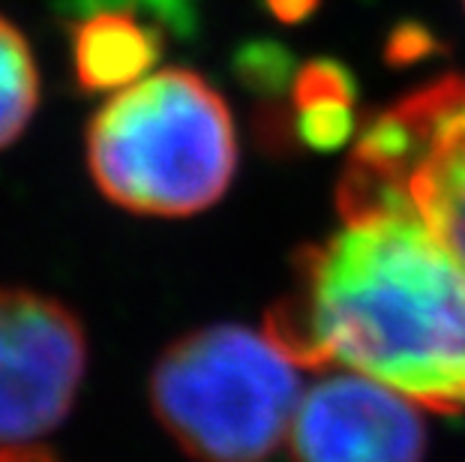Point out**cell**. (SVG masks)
I'll use <instances>...</instances> for the list:
<instances>
[{
    "mask_svg": "<svg viewBox=\"0 0 465 462\" xmlns=\"http://www.w3.org/2000/svg\"><path fill=\"white\" fill-rule=\"evenodd\" d=\"M303 247L264 333L306 369L372 378L420 408L465 411V264L391 199L340 202Z\"/></svg>",
    "mask_w": 465,
    "mask_h": 462,
    "instance_id": "obj_1",
    "label": "cell"
},
{
    "mask_svg": "<svg viewBox=\"0 0 465 462\" xmlns=\"http://www.w3.org/2000/svg\"><path fill=\"white\" fill-rule=\"evenodd\" d=\"M87 169L117 208L190 216L220 202L237 169L223 96L190 70H163L114 93L87 126Z\"/></svg>",
    "mask_w": 465,
    "mask_h": 462,
    "instance_id": "obj_2",
    "label": "cell"
},
{
    "mask_svg": "<svg viewBox=\"0 0 465 462\" xmlns=\"http://www.w3.org/2000/svg\"><path fill=\"white\" fill-rule=\"evenodd\" d=\"M301 367L243 324H211L174 339L151 369L160 427L199 462H264L289 436Z\"/></svg>",
    "mask_w": 465,
    "mask_h": 462,
    "instance_id": "obj_3",
    "label": "cell"
},
{
    "mask_svg": "<svg viewBox=\"0 0 465 462\" xmlns=\"http://www.w3.org/2000/svg\"><path fill=\"white\" fill-rule=\"evenodd\" d=\"M405 204L465 264V75L418 87L366 123L336 202Z\"/></svg>",
    "mask_w": 465,
    "mask_h": 462,
    "instance_id": "obj_4",
    "label": "cell"
},
{
    "mask_svg": "<svg viewBox=\"0 0 465 462\" xmlns=\"http://www.w3.org/2000/svg\"><path fill=\"white\" fill-rule=\"evenodd\" d=\"M84 372L87 333L66 303L0 289V447L34 445L61 427Z\"/></svg>",
    "mask_w": 465,
    "mask_h": 462,
    "instance_id": "obj_5",
    "label": "cell"
},
{
    "mask_svg": "<svg viewBox=\"0 0 465 462\" xmlns=\"http://www.w3.org/2000/svg\"><path fill=\"white\" fill-rule=\"evenodd\" d=\"M285 441L292 462H423L430 436L418 402L331 369L301 393Z\"/></svg>",
    "mask_w": 465,
    "mask_h": 462,
    "instance_id": "obj_6",
    "label": "cell"
},
{
    "mask_svg": "<svg viewBox=\"0 0 465 462\" xmlns=\"http://www.w3.org/2000/svg\"><path fill=\"white\" fill-rule=\"evenodd\" d=\"M73 75L82 93H112L142 82L163 54L160 25L133 9H96L69 25Z\"/></svg>",
    "mask_w": 465,
    "mask_h": 462,
    "instance_id": "obj_7",
    "label": "cell"
},
{
    "mask_svg": "<svg viewBox=\"0 0 465 462\" xmlns=\"http://www.w3.org/2000/svg\"><path fill=\"white\" fill-rule=\"evenodd\" d=\"M39 105V70L25 34L0 15V151L34 121Z\"/></svg>",
    "mask_w": 465,
    "mask_h": 462,
    "instance_id": "obj_8",
    "label": "cell"
},
{
    "mask_svg": "<svg viewBox=\"0 0 465 462\" xmlns=\"http://www.w3.org/2000/svg\"><path fill=\"white\" fill-rule=\"evenodd\" d=\"M292 130L312 151H336L354 135V103H322L292 108Z\"/></svg>",
    "mask_w": 465,
    "mask_h": 462,
    "instance_id": "obj_9",
    "label": "cell"
},
{
    "mask_svg": "<svg viewBox=\"0 0 465 462\" xmlns=\"http://www.w3.org/2000/svg\"><path fill=\"white\" fill-rule=\"evenodd\" d=\"M237 75L241 82L250 87L255 96H276L282 93V87L289 84L292 78V54L285 52L282 45L276 43H252L243 45L241 54H237Z\"/></svg>",
    "mask_w": 465,
    "mask_h": 462,
    "instance_id": "obj_10",
    "label": "cell"
},
{
    "mask_svg": "<svg viewBox=\"0 0 465 462\" xmlns=\"http://www.w3.org/2000/svg\"><path fill=\"white\" fill-rule=\"evenodd\" d=\"M435 48L427 27L420 25H402L388 39V61L391 64H411L420 61L423 54H430Z\"/></svg>",
    "mask_w": 465,
    "mask_h": 462,
    "instance_id": "obj_11",
    "label": "cell"
},
{
    "mask_svg": "<svg viewBox=\"0 0 465 462\" xmlns=\"http://www.w3.org/2000/svg\"><path fill=\"white\" fill-rule=\"evenodd\" d=\"M264 6L271 9V15L280 18V22L298 25L319 6V0H264Z\"/></svg>",
    "mask_w": 465,
    "mask_h": 462,
    "instance_id": "obj_12",
    "label": "cell"
},
{
    "mask_svg": "<svg viewBox=\"0 0 465 462\" xmlns=\"http://www.w3.org/2000/svg\"><path fill=\"white\" fill-rule=\"evenodd\" d=\"M0 462H61V459H54L45 447L22 445V447H0Z\"/></svg>",
    "mask_w": 465,
    "mask_h": 462,
    "instance_id": "obj_13",
    "label": "cell"
},
{
    "mask_svg": "<svg viewBox=\"0 0 465 462\" xmlns=\"http://www.w3.org/2000/svg\"><path fill=\"white\" fill-rule=\"evenodd\" d=\"M147 4L153 6V13H163V15L172 18V22H183L186 0H147Z\"/></svg>",
    "mask_w": 465,
    "mask_h": 462,
    "instance_id": "obj_14",
    "label": "cell"
}]
</instances>
